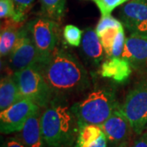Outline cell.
Segmentation results:
<instances>
[{
    "label": "cell",
    "mask_w": 147,
    "mask_h": 147,
    "mask_svg": "<svg viewBox=\"0 0 147 147\" xmlns=\"http://www.w3.org/2000/svg\"><path fill=\"white\" fill-rule=\"evenodd\" d=\"M40 109L31 100L22 98L0 113V131L3 134L20 131L28 119Z\"/></svg>",
    "instance_id": "8"
},
{
    "label": "cell",
    "mask_w": 147,
    "mask_h": 147,
    "mask_svg": "<svg viewBox=\"0 0 147 147\" xmlns=\"http://www.w3.org/2000/svg\"><path fill=\"white\" fill-rule=\"evenodd\" d=\"M131 65L123 57H111L105 61L100 66V76L112 79L118 84L125 83L131 74Z\"/></svg>",
    "instance_id": "13"
},
{
    "label": "cell",
    "mask_w": 147,
    "mask_h": 147,
    "mask_svg": "<svg viewBox=\"0 0 147 147\" xmlns=\"http://www.w3.org/2000/svg\"><path fill=\"white\" fill-rule=\"evenodd\" d=\"M123 26L120 27H111L105 31H103L100 35V41L101 42V45L104 48V52L105 53V56L108 58L111 57V52H112V47L114 45V42L115 40L116 36L119 30H123Z\"/></svg>",
    "instance_id": "19"
},
{
    "label": "cell",
    "mask_w": 147,
    "mask_h": 147,
    "mask_svg": "<svg viewBox=\"0 0 147 147\" xmlns=\"http://www.w3.org/2000/svg\"><path fill=\"white\" fill-rule=\"evenodd\" d=\"M21 99L14 74L2 78L0 83V110L3 111L7 109Z\"/></svg>",
    "instance_id": "16"
},
{
    "label": "cell",
    "mask_w": 147,
    "mask_h": 147,
    "mask_svg": "<svg viewBox=\"0 0 147 147\" xmlns=\"http://www.w3.org/2000/svg\"><path fill=\"white\" fill-rule=\"evenodd\" d=\"M125 41H126V38H125V33L124 30H121L118 33L117 36H116L115 40L114 42V45L112 47V52H111V57H121L123 50H124V46H125Z\"/></svg>",
    "instance_id": "25"
},
{
    "label": "cell",
    "mask_w": 147,
    "mask_h": 147,
    "mask_svg": "<svg viewBox=\"0 0 147 147\" xmlns=\"http://www.w3.org/2000/svg\"><path fill=\"white\" fill-rule=\"evenodd\" d=\"M120 26H123V23L119 20H117L115 17H113L111 15H109V16H101L98 24L96 26L95 30L96 32L97 35L99 36L102 32L105 31V30H107L109 28Z\"/></svg>",
    "instance_id": "23"
},
{
    "label": "cell",
    "mask_w": 147,
    "mask_h": 147,
    "mask_svg": "<svg viewBox=\"0 0 147 147\" xmlns=\"http://www.w3.org/2000/svg\"><path fill=\"white\" fill-rule=\"evenodd\" d=\"M1 147H27L24 142L21 140V138L16 137H9L6 138L3 142Z\"/></svg>",
    "instance_id": "26"
},
{
    "label": "cell",
    "mask_w": 147,
    "mask_h": 147,
    "mask_svg": "<svg viewBox=\"0 0 147 147\" xmlns=\"http://www.w3.org/2000/svg\"><path fill=\"white\" fill-rule=\"evenodd\" d=\"M80 49L84 58L93 65H99L104 58V48L100 38L92 28H86L83 31Z\"/></svg>",
    "instance_id": "12"
},
{
    "label": "cell",
    "mask_w": 147,
    "mask_h": 147,
    "mask_svg": "<svg viewBox=\"0 0 147 147\" xmlns=\"http://www.w3.org/2000/svg\"><path fill=\"white\" fill-rule=\"evenodd\" d=\"M44 17L60 21L65 14L66 0H39Z\"/></svg>",
    "instance_id": "18"
},
{
    "label": "cell",
    "mask_w": 147,
    "mask_h": 147,
    "mask_svg": "<svg viewBox=\"0 0 147 147\" xmlns=\"http://www.w3.org/2000/svg\"><path fill=\"white\" fill-rule=\"evenodd\" d=\"M40 123L47 147H72L76 142L78 121L67 105L53 100L41 113Z\"/></svg>",
    "instance_id": "2"
},
{
    "label": "cell",
    "mask_w": 147,
    "mask_h": 147,
    "mask_svg": "<svg viewBox=\"0 0 147 147\" xmlns=\"http://www.w3.org/2000/svg\"><path fill=\"white\" fill-rule=\"evenodd\" d=\"M16 7V17L15 21L24 22L26 19L27 13L30 10L34 0H12Z\"/></svg>",
    "instance_id": "22"
},
{
    "label": "cell",
    "mask_w": 147,
    "mask_h": 147,
    "mask_svg": "<svg viewBox=\"0 0 147 147\" xmlns=\"http://www.w3.org/2000/svg\"><path fill=\"white\" fill-rule=\"evenodd\" d=\"M119 105L115 91L102 87L91 92L84 99L74 103L70 109L78 121V125L100 126L110 118Z\"/></svg>",
    "instance_id": "3"
},
{
    "label": "cell",
    "mask_w": 147,
    "mask_h": 147,
    "mask_svg": "<svg viewBox=\"0 0 147 147\" xmlns=\"http://www.w3.org/2000/svg\"><path fill=\"white\" fill-rule=\"evenodd\" d=\"M63 36L66 42L73 47H79L81 44L83 31L75 26L67 25L63 30Z\"/></svg>",
    "instance_id": "20"
},
{
    "label": "cell",
    "mask_w": 147,
    "mask_h": 147,
    "mask_svg": "<svg viewBox=\"0 0 147 147\" xmlns=\"http://www.w3.org/2000/svg\"><path fill=\"white\" fill-rule=\"evenodd\" d=\"M98 7L101 16L110 15L116 7L125 4L129 0H92Z\"/></svg>",
    "instance_id": "21"
},
{
    "label": "cell",
    "mask_w": 147,
    "mask_h": 147,
    "mask_svg": "<svg viewBox=\"0 0 147 147\" xmlns=\"http://www.w3.org/2000/svg\"><path fill=\"white\" fill-rule=\"evenodd\" d=\"M102 133L103 131L99 125H79V133L75 142V147H90L98 140Z\"/></svg>",
    "instance_id": "17"
},
{
    "label": "cell",
    "mask_w": 147,
    "mask_h": 147,
    "mask_svg": "<svg viewBox=\"0 0 147 147\" xmlns=\"http://www.w3.org/2000/svg\"><path fill=\"white\" fill-rule=\"evenodd\" d=\"M40 72L54 95L81 92L90 86L87 69L65 47L57 48Z\"/></svg>",
    "instance_id": "1"
},
{
    "label": "cell",
    "mask_w": 147,
    "mask_h": 147,
    "mask_svg": "<svg viewBox=\"0 0 147 147\" xmlns=\"http://www.w3.org/2000/svg\"><path fill=\"white\" fill-rule=\"evenodd\" d=\"M137 136L131 147H147V130Z\"/></svg>",
    "instance_id": "27"
},
{
    "label": "cell",
    "mask_w": 147,
    "mask_h": 147,
    "mask_svg": "<svg viewBox=\"0 0 147 147\" xmlns=\"http://www.w3.org/2000/svg\"><path fill=\"white\" fill-rule=\"evenodd\" d=\"M0 17L16 20V7L12 0H0Z\"/></svg>",
    "instance_id": "24"
},
{
    "label": "cell",
    "mask_w": 147,
    "mask_h": 147,
    "mask_svg": "<svg viewBox=\"0 0 147 147\" xmlns=\"http://www.w3.org/2000/svg\"><path fill=\"white\" fill-rule=\"evenodd\" d=\"M40 109L33 114L26 121L18 137L27 147H47L42 137Z\"/></svg>",
    "instance_id": "14"
},
{
    "label": "cell",
    "mask_w": 147,
    "mask_h": 147,
    "mask_svg": "<svg viewBox=\"0 0 147 147\" xmlns=\"http://www.w3.org/2000/svg\"><path fill=\"white\" fill-rule=\"evenodd\" d=\"M122 57L125 58L135 70L147 71V38L130 34L125 41Z\"/></svg>",
    "instance_id": "11"
},
{
    "label": "cell",
    "mask_w": 147,
    "mask_h": 147,
    "mask_svg": "<svg viewBox=\"0 0 147 147\" xmlns=\"http://www.w3.org/2000/svg\"><path fill=\"white\" fill-rule=\"evenodd\" d=\"M9 56V65L13 73L30 67L41 70L42 61L26 25L21 28Z\"/></svg>",
    "instance_id": "7"
},
{
    "label": "cell",
    "mask_w": 147,
    "mask_h": 147,
    "mask_svg": "<svg viewBox=\"0 0 147 147\" xmlns=\"http://www.w3.org/2000/svg\"><path fill=\"white\" fill-rule=\"evenodd\" d=\"M131 144L130 142H126V143H123V144H121L119 146H118L115 147H131Z\"/></svg>",
    "instance_id": "29"
},
{
    "label": "cell",
    "mask_w": 147,
    "mask_h": 147,
    "mask_svg": "<svg viewBox=\"0 0 147 147\" xmlns=\"http://www.w3.org/2000/svg\"><path fill=\"white\" fill-rule=\"evenodd\" d=\"M100 126L111 147L130 142L131 133L134 132L129 121L120 110V105Z\"/></svg>",
    "instance_id": "10"
},
{
    "label": "cell",
    "mask_w": 147,
    "mask_h": 147,
    "mask_svg": "<svg viewBox=\"0 0 147 147\" xmlns=\"http://www.w3.org/2000/svg\"><path fill=\"white\" fill-rule=\"evenodd\" d=\"M120 110L135 134L140 135L147 130V75L129 90Z\"/></svg>",
    "instance_id": "5"
},
{
    "label": "cell",
    "mask_w": 147,
    "mask_h": 147,
    "mask_svg": "<svg viewBox=\"0 0 147 147\" xmlns=\"http://www.w3.org/2000/svg\"><path fill=\"white\" fill-rule=\"evenodd\" d=\"M119 17L130 34L147 38V2L130 0L121 7Z\"/></svg>",
    "instance_id": "9"
},
{
    "label": "cell",
    "mask_w": 147,
    "mask_h": 147,
    "mask_svg": "<svg viewBox=\"0 0 147 147\" xmlns=\"http://www.w3.org/2000/svg\"><path fill=\"white\" fill-rule=\"evenodd\" d=\"M13 74L21 99L31 100L43 109L53 101V90L38 69L30 67L16 71Z\"/></svg>",
    "instance_id": "4"
},
{
    "label": "cell",
    "mask_w": 147,
    "mask_h": 147,
    "mask_svg": "<svg viewBox=\"0 0 147 147\" xmlns=\"http://www.w3.org/2000/svg\"><path fill=\"white\" fill-rule=\"evenodd\" d=\"M23 26V22H16L11 19H5L1 26L0 33L1 57H6L7 55H10Z\"/></svg>",
    "instance_id": "15"
},
{
    "label": "cell",
    "mask_w": 147,
    "mask_h": 147,
    "mask_svg": "<svg viewBox=\"0 0 147 147\" xmlns=\"http://www.w3.org/2000/svg\"><path fill=\"white\" fill-rule=\"evenodd\" d=\"M108 146V141H107V138L105 137V133L103 132L101 134L98 140L95 142L92 146H91L90 147H107Z\"/></svg>",
    "instance_id": "28"
},
{
    "label": "cell",
    "mask_w": 147,
    "mask_h": 147,
    "mask_svg": "<svg viewBox=\"0 0 147 147\" xmlns=\"http://www.w3.org/2000/svg\"><path fill=\"white\" fill-rule=\"evenodd\" d=\"M146 2H147V0H146Z\"/></svg>",
    "instance_id": "30"
},
{
    "label": "cell",
    "mask_w": 147,
    "mask_h": 147,
    "mask_svg": "<svg viewBox=\"0 0 147 147\" xmlns=\"http://www.w3.org/2000/svg\"><path fill=\"white\" fill-rule=\"evenodd\" d=\"M26 26L38 52L42 68L57 48L60 36L59 25L56 21L43 16L32 20Z\"/></svg>",
    "instance_id": "6"
}]
</instances>
